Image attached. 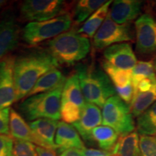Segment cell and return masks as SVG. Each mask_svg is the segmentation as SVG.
<instances>
[{"label":"cell","instance_id":"1","mask_svg":"<svg viewBox=\"0 0 156 156\" xmlns=\"http://www.w3.org/2000/svg\"><path fill=\"white\" fill-rule=\"evenodd\" d=\"M59 64L47 49L31 50L15 57L14 82L16 101L26 98L37 81Z\"/></svg>","mask_w":156,"mask_h":156},{"label":"cell","instance_id":"2","mask_svg":"<svg viewBox=\"0 0 156 156\" xmlns=\"http://www.w3.org/2000/svg\"><path fill=\"white\" fill-rule=\"evenodd\" d=\"M75 73L79 78L86 103L103 108L108 99L116 95V88L110 78L94 62L77 64Z\"/></svg>","mask_w":156,"mask_h":156},{"label":"cell","instance_id":"3","mask_svg":"<svg viewBox=\"0 0 156 156\" xmlns=\"http://www.w3.org/2000/svg\"><path fill=\"white\" fill-rule=\"evenodd\" d=\"M46 46L47 51L58 64L67 66L83 60L90 50L89 38L73 28L46 41Z\"/></svg>","mask_w":156,"mask_h":156},{"label":"cell","instance_id":"4","mask_svg":"<svg viewBox=\"0 0 156 156\" xmlns=\"http://www.w3.org/2000/svg\"><path fill=\"white\" fill-rule=\"evenodd\" d=\"M65 80L52 90L24 99L19 106L20 111L23 116L30 121L40 119H49L56 121L59 119L61 118L62 95Z\"/></svg>","mask_w":156,"mask_h":156},{"label":"cell","instance_id":"5","mask_svg":"<svg viewBox=\"0 0 156 156\" xmlns=\"http://www.w3.org/2000/svg\"><path fill=\"white\" fill-rule=\"evenodd\" d=\"M73 21L72 15L65 13L48 20L29 23L23 30V40L29 46H37L69 30Z\"/></svg>","mask_w":156,"mask_h":156},{"label":"cell","instance_id":"6","mask_svg":"<svg viewBox=\"0 0 156 156\" xmlns=\"http://www.w3.org/2000/svg\"><path fill=\"white\" fill-rule=\"evenodd\" d=\"M133 117L129 106L116 95L108 99L103 106L102 124L112 128L119 136L135 129Z\"/></svg>","mask_w":156,"mask_h":156},{"label":"cell","instance_id":"7","mask_svg":"<svg viewBox=\"0 0 156 156\" xmlns=\"http://www.w3.org/2000/svg\"><path fill=\"white\" fill-rule=\"evenodd\" d=\"M135 30L132 23L117 24L108 16L93 37V47L96 50L106 49L112 45L133 41Z\"/></svg>","mask_w":156,"mask_h":156},{"label":"cell","instance_id":"8","mask_svg":"<svg viewBox=\"0 0 156 156\" xmlns=\"http://www.w3.org/2000/svg\"><path fill=\"white\" fill-rule=\"evenodd\" d=\"M65 13V2L61 0H25L20 7V17L29 23L48 20Z\"/></svg>","mask_w":156,"mask_h":156},{"label":"cell","instance_id":"9","mask_svg":"<svg viewBox=\"0 0 156 156\" xmlns=\"http://www.w3.org/2000/svg\"><path fill=\"white\" fill-rule=\"evenodd\" d=\"M136 50L140 54L156 52V20L151 14H143L134 23Z\"/></svg>","mask_w":156,"mask_h":156},{"label":"cell","instance_id":"10","mask_svg":"<svg viewBox=\"0 0 156 156\" xmlns=\"http://www.w3.org/2000/svg\"><path fill=\"white\" fill-rule=\"evenodd\" d=\"M15 57L9 55L0 62V109L9 108L16 101L14 82Z\"/></svg>","mask_w":156,"mask_h":156},{"label":"cell","instance_id":"11","mask_svg":"<svg viewBox=\"0 0 156 156\" xmlns=\"http://www.w3.org/2000/svg\"><path fill=\"white\" fill-rule=\"evenodd\" d=\"M20 33V28L14 15H6L0 21V62L17 47Z\"/></svg>","mask_w":156,"mask_h":156},{"label":"cell","instance_id":"12","mask_svg":"<svg viewBox=\"0 0 156 156\" xmlns=\"http://www.w3.org/2000/svg\"><path fill=\"white\" fill-rule=\"evenodd\" d=\"M104 61L119 69L130 70L137 62L131 44L120 43L106 48L103 51Z\"/></svg>","mask_w":156,"mask_h":156},{"label":"cell","instance_id":"13","mask_svg":"<svg viewBox=\"0 0 156 156\" xmlns=\"http://www.w3.org/2000/svg\"><path fill=\"white\" fill-rule=\"evenodd\" d=\"M102 121V113L100 108L93 103H86L82 110L80 118L74 123L73 126L84 140L93 141V130L100 126Z\"/></svg>","mask_w":156,"mask_h":156},{"label":"cell","instance_id":"14","mask_svg":"<svg viewBox=\"0 0 156 156\" xmlns=\"http://www.w3.org/2000/svg\"><path fill=\"white\" fill-rule=\"evenodd\" d=\"M143 2L137 0H116L112 2L108 15L117 24L132 23L141 13Z\"/></svg>","mask_w":156,"mask_h":156},{"label":"cell","instance_id":"15","mask_svg":"<svg viewBox=\"0 0 156 156\" xmlns=\"http://www.w3.org/2000/svg\"><path fill=\"white\" fill-rule=\"evenodd\" d=\"M58 122L49 119H40L31 122L29 125L36 139L37 145L56 150L55 134Z\"/></svg>","mask_w":156,"mask_h":156},{"label":"cell","instance_id":"16","mask_svg":"<svg viewBox=\"0 0 156 156\" xmlns=\"http://www.w3.org/2000/svg\"><path fill=\"white\" fill-rule=\"evenodd\" d=\"M55 144L60 153L68 149L83 150L85 147L80 135L73 125L59 122L56 130Z\"/></svg>","mask_w":156,"mask_h":156},{"label":"cell","instance_id":"17","mask_svg":"<svg viewBox=\"0 0 156 156\" xmlns=\"http://www.w3.org/2000/svg\"><path fill=\"white\" fill-rule=\"evenodd\" d=\"M9 132L10 136L15 140L30 142L37 145L36 139L23 117L14 109L10 110L9 116Z\"/></svg>","mask_w":156,"mask_h":156},{"label":"cell","instance_id":"18","mask_svg":"<svg viewBox=\"0 0 156 156\" xmlns=\"http://www.w3.org/2000/svg\"><path fill=\"white\" fill-rule=\"evenodd\" d=\"M62 102L73 103L81 109L86 103L82 92L79 78L75 73L66 79L62 91Z\"/></svg>","mask_w":156,"mask_h":156},{"label":"cell","instance_id":"19","mask_svg":"<svg viewBox=\"0 0 156 156\" xmlns=\"http://www.w3.org/2000/svg\"><path fill=\"white\" fill-rule=\"evenodd\" d=\"M112 2V0L106 1L104 5L101 6L83 23L77 32L87 38H93L108 16L109 9Z\"/></svg>","mask_w":156,"mask_h":156},{"label":"cell","instance_id":"20","mask_svg":"<svg viewBox=\"0 0 156 156\" xmlns=\"http://www.w3.org/2000/svg\"><path fill=\"white\" fill-rule=\"evenodd\" d=\"M112 156H139L140 136L136 132L119 136L114 149Z\"/></svg>","mask_w":156,"mask_h":156},{"label":"cell","instance_id":"21","mask_svg":"<svg viewBox=\"0 0 156 156\" xmlns=\"http://www.w3.org/2000/svg\"><path fill=\"white\" fill-rule=\"evenodd\" d=\"M65 80L66 78L64 77L63 74L57 68L50 70L37 81L32 90L29 93L26 98L52 90L58 87Z\"/></svg>","mask_w":156,"mask_h":156},{"label":"cell","instance_id":"22","mask_svg":"<svg viewBox=\"0 0 156 156\" xmlns=\"http://www.w3.org/2000/svg\"><path fill=\"white\" fill-rule=\"evenodd\" d=\"M156 102V80L151 88L143 92L134 95L129 107L132 115L135 117L140 116L145 111Z\"/></svg>","mask_w":156,"mask_h":156},{"label":"cell","instance_id":"23","mask_svg":"<svg viewBox=\"0 0 156 156\" xmlns=\"http://www.w3.org/2000/svg\"><path fill=\"white\" fill-rule=\"evenodd\" d=\"M119 138V134L107 126H98L92 132L93 141L96 142L103 151L112 152Z\"/></svg>","mask_w":156,"mask_h":156},{"label":"cell","instance_id":"24","mask_svg":"<svg viewBox=\"0 0 156 156\" xmlns=\"http://www.w3.org/2000/svg\"><path fill=\"white\" fill-rule=\"evenodd\" d=\"M104 0H80L76 4L73 10V20L75 24L85 23L95 11L103 6Z\"/></svg>","mask_w":156,"mask_h":156},{"label":"cell","instance_id":"25","mask_svg":"<svg viewBox=\"0 0 156 156\" xmlns=\"http://www.w3.org/2000/svg\"><path fill=\"white\" fill-rule=\"evenodd\" d=\"M136 128L141 135H156V102L136 117Z\"/></svg>","mask_w":156,"mask_h":156},{"label":"cell","instance_id":"26","mask_svg":"<svg viewBox=\"0 0 156 156\" xmlns=\"http://www.w3.org/2000/svg\"><path fill=\"white\" fill-rule=\"evenodd\" d=\"M103 69L112 80L115 88L125 87L132 83V69L125 70L119 69L103 61L102 63Z\"/></svg>","mask_w":156,"mask_h":156},{"label":"cell","instance_id":"27","mask_svg":"<svg viewBox=\"0 0 156 156\" xmlns=\"http://www.w3.org/2000/svg\"><path fill=\"white\" fill-rule=\"evenodd\" d=\"M156 80V73L153 61H139L132 69V83L134 92L138 84L143 80Z\"/></svg>","mask_w":156,"mask_h":156},{"label":"cell","instance_id":"28","mask_svg":"<svg viewBox=\"0 0 156 156\" xmlns=\"http://www.w3.org/2000/svg\"><path fill=\"white\" fill-rule=\"evenodd\" d=\"M83 109L70 103L62 102L60 116L62 122L67 124H74L80 118L81 112Z\"/></svg>","mask_w":156,"mask_h":156},{"label":"cell","instance_id":"29","mask_svg":"<svg viewBox=\"0 0 156 156\" xmlns=\"http://www.w3.org/2000/svg\"><path fill=\"white\" fill-rule=\"evenodd\" d=\"M139 156H156V135L140 136Z\"/></svg>","mask_w":156,"mask_h":156},{"label":"cell","instance_id":"30","mask_svg":"<svg viewBox=\"0 0 156 156\" xmlns=\"http://www.w3.org/2000/svg\"><path fill=\"white\" fill-rule=\"evenodd\" d=\"M36 147L30 142L15 140L12 156H38Z\"/></svg>","mask_w":156,"mask_h":156},{"label":"cell","instance_id":"31","mask_svg":"<svg viewBox=\"0 0 156 156\" xmlns=\"http://www.w3.org/2000/svg\"><path fill=\"white\" fill-rule=\"evenodd\" d=\"M14 140L9 135L0 134V156L12 155Z\"/></svg>","mask_w":156,"mask_h":156},{"label":"cell","instance_id":"32","mask_svg":"<svg viewBox=\"0 0 156 156\" xmlns=\"http://www.w3.org/2000/svg\"><path fill=\"white\" fill-rule=\"evenodd\" d=\"M9 108L0 109V134L9 135Z\"/></svg>","mask_w":156,"mask_h":156},{"label":"cell","instance_id":"33","mask_svg":"<svg viewBox=\"0 0 156 156\" xmlns=\"http://www.w3.org/2000/svg\"><path fill=\"white\" fill-rule=\"evenodd\" d=\"M116 94L123 101L127 103L128 105H130L134 94V87L132 83L128 84L125 87H116Z\"/></svg>","mask_w":156,"mask_h":156},{"label":"cell","instance_id":"34","mask_svg":"<svg viewBox=\"0 0 156 156\" xmlns=\"http://www.w3.org/2000/svg\"><path fill=\"white\" fill-rule=\"evenodd\" d=\"M83 156H112V152L97 150L93 148H86L83 150Z\"/></svg>","mask_w":156,"mask_h":156},{"label":"cell","instance_id":"35","mask_svg":"<svg viewBox=\"0 0 156 156\" xmlns=\"http://www.w3.org/2000/svg\"><path fill=\"white\" fill-rule=\"evenodd\" d=\"M36 151L38 156H56L55 150L36 146Z\"/></svg>","mask_w":156,"mask_h":156},{"label":"cell","instance_id":"36","mask_svg":"<svg viewBox=\"0 0 156 156\" xmlns=\"http://www.w3.org/2000/svg\"><path fill=\"white\" fill-rule=\"evenodd\" d=\"M59 156H83V150L68 149L61 153Z\"/></svg>","mask_w":156,"mask_h":156},{"label":"cell","instance_id":"37","mask_svg":"<svg viewBox=\"0 0 156 156\" xmlns=\"http://www.w3.org/2000/svg\"><path fill=\"white\" fill-rule=\"evenodd\" d=\"M7 2V1H3V0H0V9L2 8L4 6L6 5Z\"/></svg>","mask_w":156,"mask_h":156},{"label":"cell","instance_id":"38","mask_svg":"<svg viewBox=\"0 0 156 156\" xmlns=\"http://www.w3.org/2000/svg\"><path fill=\"white\" fill-rule=\"evenodd\" d=\"M153 64H154V69H155V73H156V56L155 58H154L153 60Z\"/></svg>","mask_w":156,"mask_h":156},{"label":"cell","instance_id":"39","mask_svg":"<svg viewBox=\"0 0 156 156\" xmlns=\"http://www.w3.org/2000/svg\"><path fill=\"white\" fill-rule=\"evenodd\" d=\"M155 5H156V2H155Z\"/></svg>","mask_w":156,"mask_h":156}]
</instances>
